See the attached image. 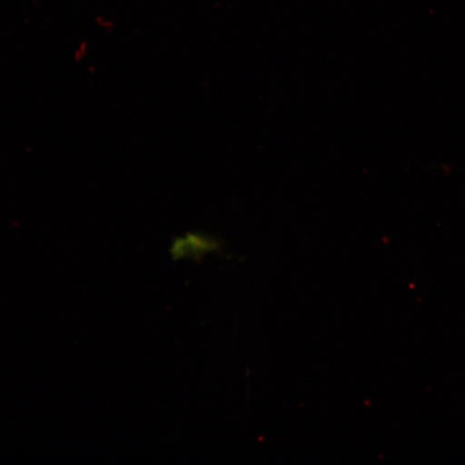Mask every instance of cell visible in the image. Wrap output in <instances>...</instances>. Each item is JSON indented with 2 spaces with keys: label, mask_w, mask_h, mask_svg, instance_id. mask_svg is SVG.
<instances>
[{
  "label": "cell",
  "mask_w": 465,
  "mask_h": 465,
  "mask_svg": "<svg viewBox=\"0 0 465 465\" xmlns=\"http://www.w3.org/2000/svg\"><path fill=\"white\" fill-rule=\"evenodd\" d=\"M220 248L216 238L202 232H187L173 242L171 253L173 260L190 258L199 260Z\"/></svg>",
  "instance_id": "cell-1"
}]
</instances>
